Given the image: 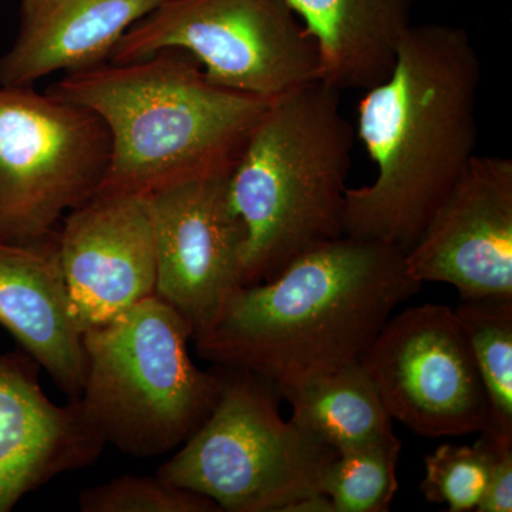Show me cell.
<instances>
[{
	"mask_svg": "<svg viewBox=\"0 0 512 512\" xmlns=\"http://www.w3.org/2000/svg\"><path fill=\"white\" fill-rule=\"evenodd\" d=\"M220 370L221 394L210 416L157 476L229 512H282L322 493L338 453L282 419L271 383L245 370Z\"/></svg>",
	"mask_w": 512,
	"mask_h": 512,
	"instance_id": "8992f818",
	"label": "cell"
},
{
	"mask_svg": "<svg viewBox=\"0 0 512 512\" xmlns=\"http://www.w3.org/2000/svg\"><path fill=\"white\" fill-rule=\"evenodd\" d=\"M396 437L338 453L323 478L322 493L335 512H386L399 490Z\"/></svg>",
	"mask_w": 512,
	"mask_h": 512,
	"instance_id": "ac0fdd59",
	"label": "cell"
},
{
	"mask_svg": "<svg viewBox=\"0 0 512 512\" xmlns=\"http://www.w3.org/2000/svg\"><path fill=\"white\" fill-rule=\"evenodd\" d=\"M110 134L87 107L0 86V241L56 237L63 218L99 190Z\"/></svg>",
	"mask_w": 512,
	"mask_h": 512,
	"instance_id": "ba28073f",
	"label": "cell"
},
{
	"mask_svg": "<svg viewBox=\"0 0 512 512\" xmlns=\"http://www.w3.org/2000/svg\"><path fill=\"white\" fill-rule=\"evenodd\" d=\"M57 237L59 232L33 244L0 241V325L69 399H79L86 355L64 285Z\"/></svg>",
	"mask_w": 512,
	"mask_h": 512,
	"instance_id": "4fadbf2b",
	"label": "cell"
},
{
	"mask_svg": "<svg viewBox=\"0 0 512 512\" xmlns=\"http://www.w3.org/2000/svg\"><path fill=\"white\" fill-rule=\"evenodd\" d=\"M319 55L320 82L365 90L390 72L417 0H286Z\"/></svg>",
	"mask_w": 512,
	"mask_h": 512,
	"instance_id": "9a60e30c",
	"label": "cell"
},
{
	"mask_svg": "<svg viewBox=\"0 0 512 512\" xmlns=\"http://www.w3.org/2000/svg\"><path fill=\"white\" fill-rule=\"evenodd\" d=\"M454 312L467 330L487 394L488 420L481 433L512 444V299H471Z\"/></svg>",
	"mask_w": 512,
	"mask_h": 512,
	"instance_id": "e0dca14e",
	"label": "cell"
},
{
	"mask_svg": "<svg viewBox=\"0 0 512 512\" xmlns=\"http://www.w3.org/2000/svg\"><path fill=\"white\" fill-rule=\"evenodd\" d=\"M340 93L315 80L276 97L229 174L247 234L242 286L271 281L303 252L345 235L355 130Z\"/></svg>",
	"mask_w": 512,
	"mask_h": 512,
	"instance_id": "277c9868",
	"label": "cell"
},
{
	"mask_svg": "<svg viewBox=\"0 0 512 512\" xmlns=\"http://www.w3.org/2000/svg\"><path fill=\"white\" fill-rule=\"evenodd\" d=\"M291 420L336 453L396 437L392 417L362 363L276 390Z\"/></svg>",
	"mask_w": 512,
	"mask_h": 512,
	"instance_id": "2e32d148",
	"label": "cell"
},
{
	"mask_svg": "<svg viewBox=\"0 0 512 512\" xmlns=\"http://www.w3.org/2000/svg\"><path fill=\"white\" fill-rule=\"evenodd\" d=\"M57 244L80 333L156 295V239L146 197L94 194L63 218Z\"/></svg>",
	"mask_w": 512,
	"mask_h": 512,
	"instance_id": "7c38bea8",
	"label": "cell"
},
{
	"mask_svg": "<svg viewBox=\"0 0 512 512\" xmlns=\"http://www.w3.org/2000/svg\"><path fill=\"white\" fill-rule=\"evenodd\" d=\"M191 339L190 323L156 295L82 333L79 402L104 443L156 457L200 429L218 402L222 375L194 365Z\"/></svg>",
	"mask_w": 512,
	"mask_h": 512,
	"instance_id": "5b68a950",
	"label": "cell"
},
{
	"mask_svg": "<svg viewBox=\"0 0 512 512\" xmlns=\"http://www.w3.org/2000/svg\"><path fill=\"white\" fill-rule=\"evenodd\" d=\"M483 434V433H481ZM490 447L488 478L478 512L512 511V444L498 443L485 436Z\"/></svg>",
	"mask_w": 512,
	"mask_h": 512,
	"instance_id": "44dd1931",
	"label": "cell"
},
{
	"mask_svg": "<svg viewBox=\"0 0 512 512\" xmlns=\"http://www.w3.org/2000/svg\"><path fill=\"white\" fill-rule=\"evenodd\" d=\"M480 57L463 28L412 25L392 72L357 104V137L376 165L346 190L343 231L406 254L477 147Z\"/></svg>",
	"mask_w": 512,
	"mask_h": 512,
	"instance_id": "6da1fadb",
	"label": "cell"
},
{
	"mask_svg": "<svg viewBox=\"0 0 512 512\" xmlns=\"http://www.w3.org/2000/svg\"><path fill=\"white\" fill-rule=\"evenodd\" d=\"M404 264L414 281L453 285L463 301L512 299V160L471 158Z\"/></svg>",
	"mask_w": 512,
	"mask_h": 512,
	"instance_id": "8fae6325",
	"label": "cell"
},
{
	"mask_svg": "<svg viewBox=\"0 0 512 512\" xmlns=\"http://www.w3.org/2000/svg\"><path fill=\"white\" fill-rule=\"evenodd\" d=\"M421 285L400 249L342 235L303 252L271 281L239 286L192 342L202 359L278 390L362 362Z\"/></svg>",
	"mask_w": 512,
	"mask_h": 512,
	"instance_id": "7a4b0ae2",
	"label": "cell"
},
{
	"mask_svg": "<svg viewBox=\"0 0 512 512\" xmlns=\"http://www.w3.org/2000/svg\"><path fill=\"white\" fill-rule=\"evenodd\" d=\"M164 0H22L19 32L0 56V86L106 63L134 23Z\"/></svg>",
	"mask_w": 512,
	"mask_h": 512,
	"instance_id": "5bb4252c",
	"label": "cell"
},
{
	"mask_svg": "<svg viewBox=\"0 0 512 512\" xmlns=\"http://www.w3.org/2000/svg\"><path fill=\"white\" fill-rule=\"evenodd\" d=\"M490 447L481 434L474 446L441 444L424 458L426 477L421 491L427 501L446 504L448 511H476L488 478Z\"/></svg>",
	"mask_w": 512,
	"mask_h": 512,
	"instance_id": "d6986e66",
	"label": "cell"
},
{
	"mask_svg": "<svg viewBox=\"0 0 512 512\" xmlns=\"http://www.w3.org/2000/svg\"><path fill=\"white\" fill-rule=\"evenodd\" d=\"M392 419L420 436H466L487 426L488 402L467 330L437 303L393 315L362 359Z\"/></svg>",
	"mask_w": 512,
	"mask_h": 512,
	"instance_id": "9c48e42d",
	"label": "cell"
},
{
	"mask_svg": "<svg viewBox=\"0 0 512 512\" xmlns=\"http://www.w3.org/2000/svg\"><path fill=\"white\" fill-rule=\"evenodd\" d=\"M47 93L87 107L109 130V167L96 194L138 197L228 177L274 100L211 82L180 50L66 73Z\"/></svg>",
	"mask_w": 512,
	"mask_h": 512,
	"instance_id": "3957f363",
	"label": "cell"
},
{
	"mask_svg": "<svg viewBox=\"0 0 512 512\" xmlns=\"http://www.w3.org/2000/svg\"><path fill=\"white\" fill-rule=\"evenodd\" d=\"M228 177L188 181L146 197L156 239V296L190 323L192 338L242 286L247 234L229 200Z\"/></svg>",
	"mask_w": 512,
	"mask_h": 512,
	"instance_id": "30bf717a",
	"label": "cell"
},
{
	"mask_svg": "<svg viewBox=\"0 0 512 512\" xmlns=\"http://www.w3.org/2000/svg\"><path fill=\"white\" fill-rule=\"evenodd\" d=\"M83 512H217L205 495L167 483L157 476H123L82 491Z\"/></svg>",
	"mask_w": 512,
	"mask_h": 512,
	"instance_id": "ffe728a7",
	"label": "cell"
},
{
	"mask_svg": "<svg viewBox=\"0 0 512 512\" xmlns=\"http://www.w3.org/2000/svg\"><path fill=\"white\" fill-rule=\"evenodd\" d=\"M180 50L227 89L276 99L319 80L315 40L286 0H164L117 43L111 63Z\"/></svg>",
	"mask_w": 512,
	"mask_h": 512,
	"instance_id": "52a82bcc",
	"label": "cell"
},
{
	"mask_svg": "<svg viewBox=\"0 0 512 512\" xmlns=\"http://www.w3.org/2000/svg\"><path fill=\"white\" fill-rule=\"evenodd\" d=\"M282 512H335V508L328 495L316 493L292 501Z\"/></svg>",
	"mask_w": 512,
	"mask_h": 512,
	"instance_id": "7402d4cb",
	"label": "cell"
}]
</instances>
